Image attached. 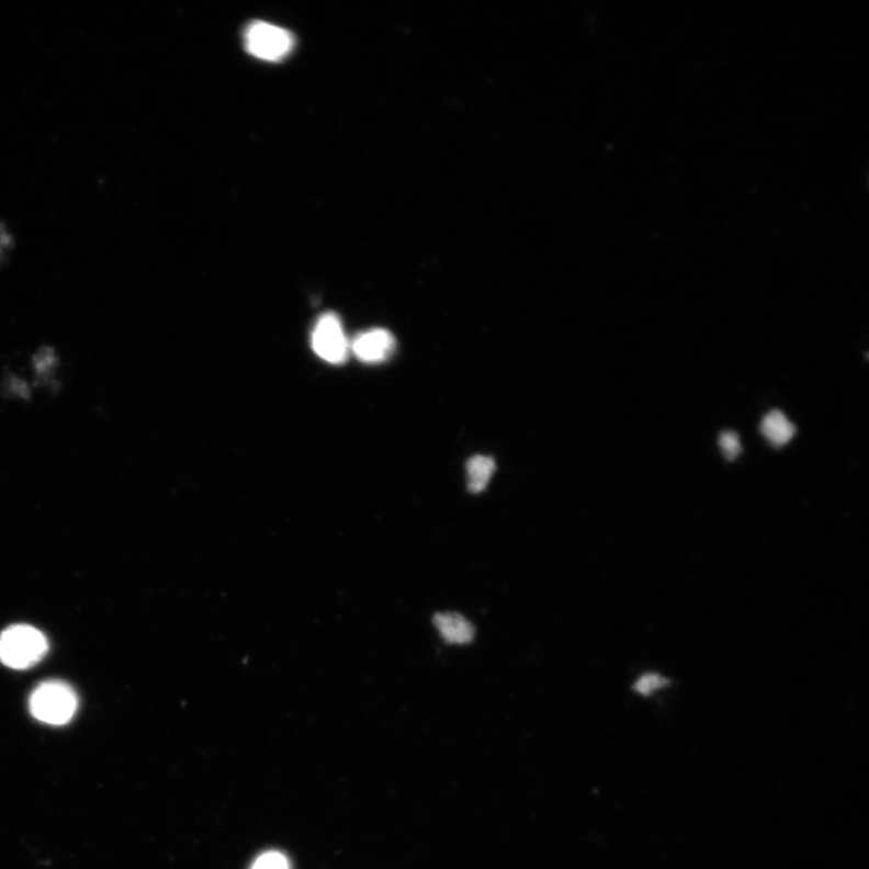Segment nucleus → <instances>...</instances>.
Returning a JSON list of instances; mask_svg holds the SVG:
<instances>
[{"label":"nucleus","mask_w":869,"mask_h":869,"mask_svg":"<svg viewBox=\"0 0 869 869\" xmlns=\"http://www.w3.org/2000/svg\"><path fill=\"white\" fill-rule=\"evenodd\" d=\"M314 352L334 365L343 364L349 354L350 345L340 318L334 313L324 314L319 318L312 335Z\"/></svg>","instance_id":"obj_4"},{"label":"nucleus","mask_w":869,"mask_h":869,"mask_svg":"<svg viewBox=\"0 0 869 869\" xmlns=\"http://www.w3.org/2000/svg\"><path fill=\"white\" fill-rule=\"evenodd\" d=\"M251 869H290L289 861L282 853L269 851L262 854L253 862Z\"/></svg>","instance_id":"obj_11"},{"label":"nucleus","mask_w":869,"mask_h":869,"mask_svg":"<svg viewBox=\"0 0 869 869\" xmlns=\"http://www.w3.org/2000/svg\"><path fill=\"white\" fill-rule=\"evenodd\" d=\"M760 431L772 445L781 447L792 440L795 427L781 410L775 409L764 418Z\"/></svg>","instance_id":"obj_7"},{"label":"nucleus","mask_w":869,"mask_h":869,"mask_svg":"<svg viewBox=\"0 0 869 869\" xmlns=\"http://www.w3.org/2000/svg\"><path fill=\"white\" fill-rule=\"evenodd\" d=\"M294 46L293 33L269 22H251L245 32L246 50L269 63H281L292 54Z\"/></svg>","instance_id":"obj_3"},{"label":"nucleus","mask_w":869,"mask_h":869,"mask_svg":"<svg viewBox=\"0 0 869 869\" xmlns=\"http://www.w3.org/2000/svg\"><path fill=\"white\" fill-rule=\"evenodd\" d=\"M433 624L438 628L445 643L465 645L473 642L475 627L464 616L449 612L435 614Z\"/></svg>","instance_id":"obj_6"},{"label":"nucleus","mask_w":869,"mask_h":869,"mask_svg":"<svg viewBox=\"0 0 869 869\" xmlns=\"http://www.w3.org/2000/svg\"><path fill=\"white\" fill-rule=\"evenodd\" d=\"M466 471L469 490L481 493L488 486L495 471V463L490 456L476 455L467 462Z\"/></svg>","instance_id":"obj_8"},{"label":"nucleus","mask_w":869,"mask_h":869,"mask_svg":"<svg viewBox=\"0 0 869 869\" xmlns=\"http://www.w3.org/2000/svg\"><path fill=\"white\" fill-rule=\"evenodd\" d=\"M719 444L722 453L729 459L734 461L742 453V444L738 433L733 431H724L720 435Z\"/></svg>","instance_id":"obj_10"},{"label":"nucleus","mask_w":869,"mask_h":869,"mask_svg":"<svg viewBox=\"0 0 869 869\" xmlns=\"http://www.w3.org/2000/svg\"><path fill=\"white\" fill-rule=\"evenodd\" d=\"M669 682L670 681L666 678H663L662 675L645 674L635 682L634 690L640 695L650 696L651 693L659 690V688L668 686Z\"/></svg>","instance_id":"obj_9"},{"label":"nucleus","mask_w":869,"mask_h":869,"mask_svg":"<svg viewBox=\"0 0 869 869\" xmlns=\"http://www.w3.org/2000/svg\"><path fill=\"white\" fill-rule=\"evenodd\" d=\"M395 346V338L390 331L373 329L360 334L350 349L360 361L366 364H380L393 356Z\"/></svg>","instance_id":"obj_5"},{"label":"nucleus","mask_w":869,"mask_h":869,"mask_svg":"<svg viewBox=\"0 0 869 869\" xmlns=\"http://www.w3.org/2000/svg\"><path fill=\"white\" fill-rule=\"evenodd\" d=\"M30 707L35 719L48 724H65L76 714L78 698L69 685L48 681L36 687Z\"/></svg>","instance_id":"obj_2"},{"label":"nucleus","mask_w":869,"mask_h":869,"mask_svg":"<svg viewBox=\"0 0 869 869\" xmlns=\"http://www.w3.org/2000/svg\"><path fill=\"white\" fill-rule=\"evenodd\" d=\"M47 648L45 635L31 625H12L0 635V661L12 669L33 667L46 655Z\"/></svg>","instance_id":"obj_1"},{"label":"nucleus","mask_w":869,"mask_h":869,"mask_svg":"<svg viewBox=\"0 0 869 869\" xmlns=\"http://www.w3.org/2000/svg\"><path fill=\"white\" fill-rule=\"evenodd\" d=\"M12 237L9 235V229L3 224H0V257L11 248Z\"/></svg>","instance_id":"obj_12"}]
</instances>
